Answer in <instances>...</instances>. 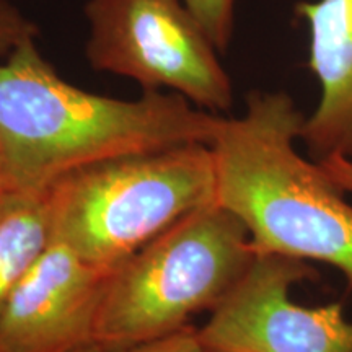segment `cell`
I'll return each mask as SVG.
<instances>
[{"label":"cell","mask_w":352,"mask_h":352,"mask_svg":"<svg viewBox=\"0 0 352 352\" xmlns=\"http://www.w3.org/2000/svg\"><path fill=\"white\" fill-rule=\"evenodd\" d=\"M10 189H13V188H12L10 178H8L6 160H3L2 152H0V196L6 195V192L10 191Z\"/></svg>","instance_id":"obj_14"},{"label":"cell","mask_w":352,"mask_h":352,"mask_svg":"<svg viewBox=\"0 0 352 352\" xmlns=\"http://www.w3.org/2000/svg\"><path fill=\"white\" fill-rule=\"evenodd\" d=\"M310 33V65L320 83L315 111L305 118L300 139L318 162L352 160V0L297 3Z\"/></svg>","instance_id":"obj_8"},{"label":"cell","mask_w":352,"mask_h":352,"mask_svg":"<svg viewBox=\"0 0 352 352\" xmlns=\"http://www.w3.org/2000/svg\"><path fill=\"white\" fill-rule=\"evenodd\" d=\"M303 122L285 91H253L241 116L220 118L209 144L215 202L246 227L254 253L329 264L352 290V206L297 152Z\"/></svg>","instance_id":"obj_2"},{"label":"cell","mask_w":352,"mask_h":352,"mask_svg":"<svg viewBox=\"0 0 352 352\" xmlns=\"http://www.w3.org/2000/svg\"><path fill=\"white\" fill-rule=\"evenodd\" d=\"M254 254L246 227L217 202L188 214L111 272L95 344L116 352L189 327L230 294Z\"/></svg>","instance_id":"obj_4"},{"label":"cell","mask_w":352,"mask_h":352,"mask_svg":"<svg viewBox=\"0 0 352 352\" xmlns=\"http://www.w3.org/2000/svg\"><path fill=\"white\" fill-rule=\"evenodd\" d=\"M51 241L46 191L10 189L0 196V310Z\"/></svg>","instance_id":"obj_9"},{"label":"cell","mask_w":352,"mask_h":352,"mask_svg":"<svg viewBox=\"0 0 352 352\" xmlns=\"http://www.w3.org/2000/svg\"><path fill=\"white\" fill-rule=\"evenodd\" d=\"M316 277L310 263L254 254L239 284L197 328L210 352H352V321L341 302L298 305L290 287Z\"/></svg>","instance_id":"obj_6"},{"label":"cell","mask_w":352,"mask_h":352,"mask_svg":"<svg viewBox=\"0 0 352 352\" xmlns=\"http://www.w3.org/2000/svg\"><path fill=\"white\" fill-rule=\"evenodd\" d=\"M318 164L342 191L352 195V160L342 157H331L318 162Z\"/></svg>","instance_id":"obj_13"},{"label":"cell","mask_w":352,"mask_h":352,"mask_svg":"<svg viewBox=\"0 0 352 352\" xmlns=\"http://www.w3.org/2000/svg\"><path fill=\"white\" fill-rule=\"evenodd\" d=\"M220 118L178 94L118 100L70 85L34 38L0 63V152L13 189L43 192L70 171L127 153L209 145Z\"/></svg>","instance_id":"obj_1"},{"label":"cell","mask_w":352,"mask_h":352,"mask_svg":"<svg viewBox=\"0 0 352 352\" xmlns=\"http://www.w3.org/2000/svg\"><path fill=\"white\" fill-rule=\"evenodd\" d=\"M36 28L19 10L0 0V56L10 52L23 43L25 39L34 38Z\"/></svg>","instance_id":"obj_12"},{"label":"cell","mask_w":352,"mask_h":352,"mask_svg":"<svg viewBox=\"0 0 352 352\" xmlns=\"http://www.w3.org/2000/svg\"><path fill=\"white\" fill-rule=\"evenodd\" d=\"M70 352H103L100 347L91 346V347H83V349H77V351H70Z\"/></svg>","instance_id":"obj_15"},{"label":"cell","mask_w":352,"mask_h":352,"mask_svg":"<svg viewBox=\"0 0 352 352\" xmlns=\"http://www.w3.org/2000/svg\"><path fill=\"white\" fill-rule=\"evenodd\" d=\"M116 352H210L191 324L178 331Z\"/></svg>","instance_id":"obj_11"},{"label":"cell","mask_w":352,"mask_h":352,"mask_svg":"<svg viewBox=\"0 0 352 352\" xmlns=\"http://www.w3.org/2000/svg\"><path fill=\"white\" fill-rule=\"evenodd\" d=\"M52 240L114 271L188 214L215 202L208 144L135 152L82 166L46 189Z\"/></svg>","instance_id":"obj_3"},{"label":"cell","mask_w":352,"mask_h":352,"mask_svg":"<svg viewBox=\"0 0 352 352\" xmlns=\"http://www.w3.org/2000/svg\"><path fill=\"white\" fill-rule=\"evenodd\" d=\"M192 16L199 21L217 51H226L233 33L235 0H183Z\"/></svg>","instance_id":"obj_10"},{"label":"cell","mask_w":352,"mask_h":352,"mask_svg":"<svg viewBox=\"0 0 352 352\" xmlns=\"http://www.w3.org/2000/svg\"><path fill=\"white\" fill-rule=\"evenodd\" d=\"M87 57L96 70L170 88L208 111L233 103L217 50L183 0H90Z\"/></svg>","instance_id":"obj_5"},{"label":"cell","mask_w":352,"mask_h":352,"mask_svg":"<svg viewBox=\"0 0 352 352\" xmlns=\"http://www.w3.org/2000/svg\"><path fill=\"white\" fill-rule=\"evenodd\" d=\"M111 272L52 240L0 310V352L96 346V316Z\"/></svg>","instance_id":"obj_7"}]
</instances>
